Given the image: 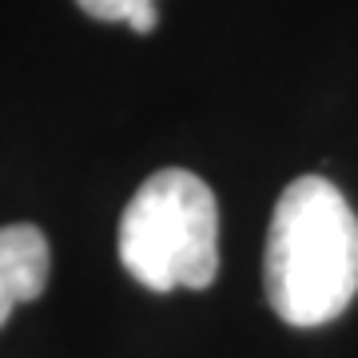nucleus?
<instances>
[{
    "label": "nucleus",
    "instance_id": "1",
    "mask_svg": "<svg viewBox=\"0 0 358 358\" xmlns=\"http://www.w3.org/2000/svg\"><path fill=\"white\" fill-rule=\"evenodd\" d=\"M267 303L287 327L334 322L358 294V215L322 176H299L275 203L263 255Z\"/></svg>",
    "mask_w": 358,
    "mask_h": 358
},
{
    "label": "nucleus",
    "instance_id": "2",
    "mask_svg": "<svg viewBox=\"0 0 358 358\" xmlns=\"http://www.w3.org/2000/svg\"><path fill=\"white\" fill-rule=\"evenodd\" d=\"M120 263L148 291H203L219 275V203L195 171L164 167L120 215Z\"/></svg>",
    "mask_w": 358,
    "mask_h": 358
},
{
    "label": "nucleus",
    "instance_id": "3",
    "mask_svg": "<svg viewBox=\"0 0 358 358\" xmlns=\"http://www.w3.org/2000/svg\"><path fill=\"white\" fill-rule=\"evenodd\" d=\"M52 251L44 231L32 223L0 227V327L20 303H32L48 287Z\"/></svg>",
    "mask_w": 358,
    "mask_h": 358
},
{
    "label": "nucleus",
    "instance_id": "4",
    "mask_svg": "<svg viewBox=\"0 0 358 358\" xmlns=\"http://www.w3.org/2000/svg\"><path fill=\"white\" fill-rule=\"evenodd\" d=\"M80 8L96 20H108V24H131L140 13H152L155 0H76Z\"/></svg>",
    "mask_w": 358,
    "mask_h": 358
}]
</instances>
